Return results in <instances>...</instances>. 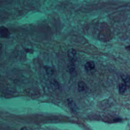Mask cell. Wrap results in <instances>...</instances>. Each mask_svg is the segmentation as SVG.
<instances>
[{
  "label": "cell",
  "instance_id": "cell-1",
  "mask_svg": "<svg viewBox=\"0 0 130 130\" xmlns=\"http://www.w3.org/2000/svg\"><path fill=\"white\" fill-rule=\"evenodd\" d=\"M0 35L1 38H8L10 36V32L6 27L2 26L0 28Z\"/></svg>",
  "mask_w": 130,
  "mask_h": 130
},
{
  "label": "cell",
  "instance_id": "cell-2",
  "mask_svg": "<svg viewBox=\"0 0 130 130\" xmlns=\"http://www.w3.org/2000/svg\"><path fill=\"white\" fill-rule=\"evenodd\" d=\"M68 56L69 59L71 61H74L76 58V51L74 49H71L68 50Z\"/></svg>",
  "mask_w": 130,
  "mask_h": 130
},
{
  "label": "cell",
  "instance_id": "cell-3",
  "mask_svg": "<svg viewBox=\"0 0 130 130\" xmlns=\"http://www.w3.org/2000/svg\"><path fill=\"white\" fill-rule=\"evenodd\" d=\"M95 68V64L93 61H88L85 64V69L87 71L92 70Z\"/></svg>",
  "mask_w": 130,
  "mask_h": 130
},
{
  "label": "cell",
  "instance_id": "cell-4",
  "mask_svg": "<svg viewBox=\"0 0 130 130\" xmlns=\"http://www.w3.org/2000/svg\"><path fill=\"white\" fill-rule=\"evenodd\" d=\"M121 78L128 88L130 87V76L127 75H123L121 76Z\"/></svg>",
  "mask_w": 130,
  "mask_h": 130
},
{
  "label": "cell",
  "instance_id": "cell-5",
  "mask_svg": "<svg viewBox=\"0 0 130 130\" xmlns=\"http://www.w3.org/2000/svg\"><path fill=\"white\" fill-rule=\"evenodd\" d=\"M87 86L86 84L82 81H80L78 83V89L79 91H83L86 89Z\"/></svg>",
  "mask_w": 130,
  "mask_h": 130
},
{
  "label": "cell",
  "instance_id": "cell-6",
  "mask_svg": "<svg viewBox=\"0 0 130 130\" xmlns=\"http://www.w3.org/2000/svg\"><path fill=\"white\" fill-rule=\"evenodd\" d=\"M126 85L124 83H120L119 85V92L120 94H123L125 92L126 89Z\"/></svg>",
  "mask_w": 130,
  "mask_h": 130
},
{
  "label": "cell",
  "instance_id": "cell-7",
  "mask_svg": "<svg viewBox=\"0 0 130 130\" xmlns=\"http://www.w3.org/2000/svg\"><path fill=\"white\" fill-rule=\"evenodd\" d=\"M68 69L72 74H76V70H75V66L74 65V63L72 61L70 64L68 66Z\"/></svg>",
  "mask_w": 130,
  "mask_h": 130
},
{
  "label": "cell",
  "instance_id": "cell-8",
  "mask_svg": "<svg viewBox=\"0 0 130 130\" xmlns=\"http://www.w3.org/2000/svg\"><path fill=\"white\" fill-rule=\"evenodd\" d=\"M68 104L70 106V107L73 110H75L77 109V106L76 105V104L75 103L74 101L72 100L71 99H69L68 100Z\"/></svg>",
  "mask_w": 130,
  "mask_h": 130
},
{
  "label": "cell",
  "instance_id": "cell-9",
  "mask_svg": "<svg viewBox=\"0 0 130 130\" xmlns=\"http://www.w3.org/2000/svg\"><path fill=\"white\" fill-rule=\"evenodd\" d=\"M45 69H46V73L48 75H51L53 74V70L52 69V68L47 67H45Z\"/></svg>",
  "mask_w": 130,
  "mask_h": 130
},
{
  "label": "cell",
  "instance_id": "cell-10",
  "mask_svg": "<svg viewBox=\"0 0 130 130\" xmlns=\"http://www.w3.org/2000/svg\"><path fill=\"white\" fill-rule=\"evenodd\" d=\"M129 47H130V46H129Z\"/></svg>",
  "mask_w": 130,
  "mask_h": 130
}]
</instances>
